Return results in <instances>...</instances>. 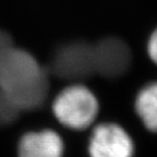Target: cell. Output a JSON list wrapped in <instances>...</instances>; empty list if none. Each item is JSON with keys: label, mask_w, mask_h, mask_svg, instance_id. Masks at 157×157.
I'll use <instances>...</instances> for the list:
<instances>
[{"label": "cell", "mask_w": 157, "mask_h": 157, "mask_svg": "<svg viewBox=\"0 0 157 157\" xmlns=\"http://www.w3.org/2000/svg\"><path fill=\"white\" fill-rule=\"evenodd\" d=\"M134 150L132 137L113 122L98 124L88 143L90 157H133Z\"/></svg>", "instance_id": "cell-4"}, {"label": "cell", "mask_w": 157, "mask_h": 157, "mask_svg": "<svg viewBox=\"0 0 157 157\" xmlns=\"http://www.w3.org/2000/svg\"><path fill=\"white\" fill-rule=\"evenodd\" d=\"M20 111L19 108L0 91V125H8L14 122Z\"/></svg>", "instance_id": "cell-8"}, {"label": "cell", "mask_w": 157, "mask_h": 157, "mask_svg": "<svg viewBox=\"0 0 157 157\" xmlns=\"http://www.w3.org/2000/svg\"><path fill=\"white\" fill-rule=\"evenodd\" d=\"M52 70L64 80H81L95 71L94 46L84 42H73L61 46L52 57Z\"/></svg>", "instance_id": "cell-3"}, {"label": "cell", "mask_w": 157, "mask_h": 157, "mask_svg": "<svg viewBox=\"0 0 157 157\" xmlns=\"http://www.w3.org/2000/svg\"><path fill=\"white\" fill-rule=\"evenodd\" d=\"M147 52L152 61L157 64V29L152 33L147 43Z\"/></svg>", "instance_id": "cell-10"}, {"label": "cell", "mask_w": 157, "mask_h": 157, "mask_svg": "<svg viewBox=\"0 0 157 157\" xmlns=\"http://www.w3.org/2000/svg\"><path fill=\"white\" fill-rule=\"evenodd\" d=\"M13 47L12 39L8 33L0 31V63L2 61L3 57L7 55V52Z\"/></svg>", "instance_id": "cell-9"}, {"label": "cell", "mask_w": 157, "mask_h": 157, "mask_svg": "<svg viewBox=\"0 0 157 157\" xmlns=\"http://www.w3.org/2000/svg\"><path fill=\"white\" fill-rule=\"evenodd\" d=\"M134 108L147 130L157 132V82L141 88L135 97Z\"/></svg>", "instance_id": "cell-7"}, {"label": "cell", "mask_w": 157, "mask_h": 157, "mask_svg": "<svg viewBox=\"0 0 157 157\" xmlns=\"http://www.w3.org/2000/svg\"><path fill=\"white\" fill-rule=\"evenodd\" d=\"M94 58L95 71L107 78L122 76L132 61L130 48L117 37H107L94 45Z\"/></svg>", "instance_id": "cell-5"}, {"label": "cell", "mask_w": 157, "mask_h": 157, "mask_svg": "<svg viewBox=\"0 0 157 157\" xmlns=\"http://www.w3.org/2000/svg\"><path fill=\"white\" fill-rule=\"evenodd\" d=\"M58 121L72 130H84L95 121L98 101L93 92L82 84H72L62 90L54 101Z\"/></svg>", "instance_id": "cell-2"}, {"label": "cell", "mask_w": 157, "mask_h": 157, "mask_svg": "<svg viewBox=\"0 0 157 157\" xmlns=\"http://www.w3.org/2000/svg\"><path fill=\"white\" fill-rule=\"evenodd\" d=\"M63 142L52 130L29 132L19 143V157H63Z\"/></svg>", "instance_id": "cell-6"}, {"label": "cell", "mask_w": 157, "mask_h": 157, "mask_svg": "<svg viewBox=\"0 0 157 157\" xmlns=\"http://www.w3.org/2000/svg\"><path fill=\"white\" fill-rule=\"evenodd\" d=\"M0 91L21 111L35 109L47 97L48 76L29 52L13 46L0 63Z\"/></svg>", "instance_id": "cell-1"}]
</instances>
